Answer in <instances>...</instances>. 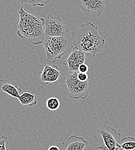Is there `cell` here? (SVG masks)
Here are the masks:
<instances>
[{"label": "cell", "mask_w": 135, "mask_h": 150, "mask_svg": "<svg viewBox=\"0 0 135 150\" xmlns=\"http://www.w3.org/2000/svg\"><path fill=\"white\" fill-rule=\"evenodd\" d=\"M85 52L74 49L66 60L63 61V64L67 67L68 70L73 72H78L80 65L85 61Z\"/></svg>", "instance_id": "9"}, {"label": "cell", "mask_w": 135, "mask_h": 150, "mask_svg": "<svg viewBox=\"0 0 135 150\" xmlns=\"http://www.w3.org/2000/svg\"><path fill=\"white\" fill-rule=\"evenodd\" d=\"M19 14L20 20L17 25L18 36L28 40L35 46L42 44L45 38L44 18L27 12L24 9V5H21Z\"/></svg>", "instance_id": "2"}, {"label": "cell", "mask_w": 135, "mask_h": 150, "mask_svg": "<svg viewBox=\"0 0 135 150\" xmlns=\"http://www.w3.org/2000/svg\"><path fill=\"white\" fill-rule=\"evenodd\" d=\"M61 71L58 66H50L46 64L40 73L38 81L43 87H45L49 83L57 81L61 77Z\"/></svg>", "instance_id": "7"}, {"label": "cell", "mask_w": 135, "mask_h": 150, "mask_svg": "<svg viewBox=\"0 0 135 150\" xmlns=\"http://www.w3.org/2000/svg\"><path fill=\"white\" fill-rule=\"evenodd\" d=\"M8 140V137L6 135L0 137V150H8L6 147V143Z\"/></svg>", "instance_id": "16"}, {"label": "cell", "mask_w": 135, "mask_h": 150, "mask_svg": "<svg viewBox=\"0 0 135 150\" xmlns=\"http://www.w3.org/2000/svg\"><path fill=\"white\" fill-rule=\"evenodd\" d=\"M43 44L46 53V58L52 63L74 49L72 39L68 34L62 37H45Z\"/></svg>", "instance_id": "3"}, {"label": "cell", "mask_w": 135, "mask_h": 150, "mask_svg": "<svg viewBox=\"0 0 135 150\" xmlns=\"http://www.w3.org/2000/svg\"><path fill=\"white\" fill-rule=\"evenodd\" d=\"M99 133L103 139L104 144L110 150H115L121 139V134L116 129L106 124L101 127Z\"/></svg>", "instance_id": "6"}, {"label": "cell", "mask_w": 135, "mask_h": 150, "mask_svg": "<svg viewBox=\"0 0 135 150\" xmlns=\"http://www.w3.org/2000/svg\"><path fill=\"white\" fill-rule=\"evenodd\" d=\"M0 89L10 96L17 99L20 97V93L22 91L17 86L12 84L9 80L5 79H0Z\"/></svg>", "instance_id": "11"}, {"label": "cell", "mask_w": 135, "mask_h": 150, "mask_svg": "<svg viewBox=\"0 0 135 150\" xmlns=\"http://www.w3.org/2000/svg\"><path fill=\"white\" fill-rule=\"evenodd\" d=\"M50 0H19L20 2L21 5L24 4H27L31 5L34 6H43L49 3Z\"/></svg>", "instance_id": "15"}, {"label": "cell", "mask_w": 135, "mask_h": 150, "mask_svg": "<svg viewBox=\"0 0 135 150\" xmlns=\"http://www.w3.org/2000/svg\"><path fill=\"white\" fill-rule=\"evenodd\" d=\"M88 71H89V67H88V66L86 64H85V63H83V64H82L81 65H79V67L78 68V72L87 74Z\"/></svg>", "instance_id": "18"}, {"label": "cell", "mask_w": 135, "mask_h": 150, "mask_svg": "<svg viewBox=\"0 0 135 150\" xmlns=\"http://www.w3.org/2000/svg\"><path fill=\"white\" fill-rule=\"evenodd\" d=\"M119 145L124 150H135V138L128 136L121 139L119 142Z\"/></svg>", "instance_id": "13"}, {"label": "cell", "mask_w": 135, "mask_h": 150, "mask_svg": "<svg viewBox=\"0 0 135 150\" xmlns=\"http://www.w3.org/2000/svg\"><path fill=\"white\" fill-rule=\"evenodd\" d=\"M97 150H110L105 144L104 143H102L101 145H100L99 146H98L97 148ZM124 150L119 145V144L116 146V148L115 149V150Z\"/></svg>", "instance_id": "19"}, {"label": "cell", "mask_w": 135, "mask_h": 150, "mask_svg": "<svg viewBox=\"0 0 135 150\" xmlns=\"http://www.w3.org/2000/svg\"><path fill=\"white\" fill-rule=\"evenodd\" d=\"M88 144V141L83 137L71 135L63 143L62 150H83Z\"/></svg>", "instance_id": "10"}, {"label": "cell", "mask_w": 135, "mask_h": 150, "mask_svg": "<svg viewBox=\"0 0 135 150\" xmlns=\"http://www.w3.org/2000/svg\"><path fill=\"white\" fill-rule=\"evenodd\" d=\"M47 150H60V149L57 146H51Z\"/></svg>", "instance_id": "20"}, {"label": "cell", "mask_w": 135, "mask_h": 150, "mask_svg": "<svg viewBox=\"0 0 135 150\" xmlns=\"http://www.w3.org/2000/svg\"><path fill=\"white\" fill-rule=\"evenodd\" d=\"M78 72L68 74L66 79V84L69 92V98L86 99L93 91L92 87L89 81H81L77 78Z\"/></svg>", "instance_id": "4"}, {"label": "cell", "mask_w": 135, "mask_h": 150, "mask_svg": "<svg viewBox=\"0 0 135 150\" xmlns=\"http://www.w3.org/2000/svg\"><path fill=\"white\" fill-rule=\"evenodd\" d=\"M18 99L21 104L24 106H33L38 103L36 96L27 91H24L22 94H21Z\"/></svg>", "instance_id": "12"}, {"label": "cell", "mask_w": 135, "mask_h": 150, "mask_svg": "<svg viewBox=\"0 0 135 150\" xmlns=\"http://www.w3.org/2000/svg\"><path fill=\"white\" fill-rule=\"evenodd\" d=\"M44 24L45 37H62L68 34L69 27L60 18L50 14L46 19H44Z\"/></svg>", "instance_id": "5"}, {"label": "cell", "mask_w": 135, "mask_h": 150, "mask_svg": "<svg viewBox=\"0 0 135 150\" xmlns=\"http://www.w3.org/2000/svg\"><path fill=\"white\" fill-rule=\"evenodd\" d=\"M77 78L79 80L81 81H87L89 80V76L87 74L78 72Z\"/></svg>", "instance_id": "17"}, {"label": "cell", "mask_w": 135, "mask_h": 150, "mask_svg": "<svg viewBox=\"0 0 135 150\" xmlns=\"http://www.w3.org/2000/svg\"><path fill=\"white\" fill-rule=\"evenodd\" d=\"M78 6L84 12H90L101 16L105 8L104 0H76Z\"/></svg>", "instance_id": "8"}, {"label": "cell", "mask_w": 135, "mask_h": 150, "mask_svg": "<svg viewBox=\"0 0 135 150\" xmlns=\"http://www.w3.org/2000/svg\"><path fill=\"white\" fill-rule=\"evenodd\" d=\"M60 101L56 97H51L46 101V106L50 111L57 110L60 108Z\"/></svg>", "instance_id": "14"}, {"label": "cell", "mask_w": 135, "mask_h": 150, "mask_svg": "<svg viewBox=\"0 0 135 150\" xmlns=\"http://www.w3.org/2000/svg\"><path fill=\"white\" fill-rule=\"evenodd\" d=\"M71 38L74 49L85 53H90L93 56L103 51L105 44V40L94 24L87 21L81 25L80 28L73 31Z\"/></svg>", "instance_id": "1"}]
</instances>
